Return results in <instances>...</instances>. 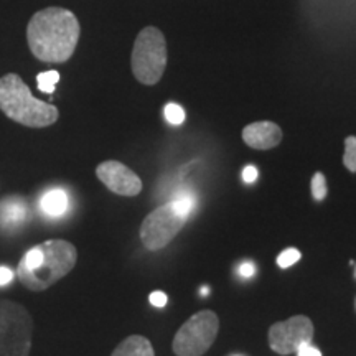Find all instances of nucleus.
Returning a JSON list of instances; mask_svg holds the SVG:
<instances>
[{
    "label": "nucleus",
    "instance_id": "9b49d317",
    "mask_svg": "<svg viewBox=\"0 0 356 356\" xmlns=\"http://www.w3.org/2000/svg\"><path fill=\"white\" fill-rule=\"evenodd\" d=\"M29 216L26 203L19 197H8L0 203V222L3 226H19Z\"/></svg>",
    "mask_w": 356,
    "mask_h": 356
},
{
    "label": "nucleus",
    "instance_id": "f8f14e48",
    "mask_svg": "<svg viewBox=\"0 0 356 356\" xmlns=\"http://www.w3.org/2000/svg\"><path fill=\"white\" fill-rule=\"evenodd\" d=\"M68 207H70L68 193L61 188L48 190L42 197V200H40V208H42V211L47 216H51V218L63 216L65 213L68 211Z\"/></svg>",
    "mask_w": 356,
    "mask_h": 356
},
{
    "label": "nucleus",
    "instance_id": "4468645a",
    "mask_svg": "<svg viewBox=\"0 0 356 356\" xmlns=\"http://www.w3.org/2000/svg\"><path fill=\"white\" fill-rule=\"evenodd\" d=\"M58 81H60V73L58 71H44V73H40L37 76L38 89L47 92V95H51L55 91Z\"/></svg>",
    "mask_w": 356,
    "mask_h": 356
},
{
    "label": "nucleus",
    "instance_id": "f257e3e1",
    "mask_svg": "<svg viewBox=\"0 0 356 356\" xmlns=\"http://www.w3.org/2000/svg\"><path fill=\"white\" fill-rule=\"evenodd\" d=\"M81 35L79 22L71 10L48 7L32 17L26 40L33 56L44 63H65L73 56Z\"/></svg>",
    "mask_w": 356,
    "mask_h": 356
},
{
    "label": "nucleus",
    "instance_id": "20e7f679",
    "mask_svg": "<svg viewBox=\"0 0 356 356\" xmlns=\"http://www.w3.org/2000/svg\"><path fill=\"white\" fill-rule=\"evenodd\" d=\"M132 73L145 86L162 79L167 66V42L157 26H145L134 42L131 56Z\"/></svg>",
    "mask_w": 356,
    "mask_h": 356
},
{
    "label": "nucleus",
    "instance_id": "6e6552de",
    "mask_svg": "<svg viewBox=\"0 0 356 356\" xmlns=\"http://www.w3.org/2000/svg\"><path fill=\"white\" fill-rule=\"evenodd\" d=\"M314 323L305 315H296L269 328V345L275 353L292 355L300 345L312 343Z\"/></svg>",
    "mask_w": 356,
    "mask_h": 356
},
{
    "label": "nucleus",
    "instance_id": "ddd939ff",
    "mask_svg": "<svg viewBox=\"0 0 356 356\" xmlns=\"http://www.w3.org/2000/svg\"><path fill=\"white\" fill-rule=\"evenodd\" d=\"M111 356H155L152 343L145 337L132 335L127 337Z\"/></svg>",
    "mask_w": 356,
    "mask_h": 356
},
{
    "label": "nucleus",
    "instance_id": "1a4fd4ad",
    "mask_svg": "<svg viewBox=\"0 0 356 356\" xmlns=\"http://www.w3.org/2000/svg\"><path fill=\"white\" fill-rule=\"evenodd\" d=\"M96 175L113 193L121 197H136L142 191L140 178L118 160H106L99 163Z\"/></svg>",
    "mask_w": 356,
    "mask_h": 356
},
{
    "label": "nucleus",
    "instance_id": "6ab92c4d",
    "mask_svg": "<svg viewBox=\"0 0 356 356\" xmlns=\"http://www.w3.org/2000/svg\"><path fill=\"white\" fill-rule=\"evenodd\" d=\"M238 274L241 275L243 279H251V277H254V274H256V266H254V262H249V261L243 262V264L238 267Z\"/></svg>",
    "mask_w": 356,
    "mask_h": 356
},
{
    "label": "nucleus",
    "instance_id": "dca6fc26",
    "mask_svg": "<svg viewBox=\"0 0 356 356\" xmlns=\"http://www.w3.org/2000/svg\"><path fill=\"white\" fill-rule=\"evenodd\" d=\"M327 180H325V175L322 172H317L312 178V195L317 202H322L327 197Z\"/></svg>",
    "mask_w": 356,
    "mask_h": 356
},
{
    "label": "nucleus",
    "instance_id": "39448f33",
    "mask_svg": "<svg viewBox=\"0 0 356 356\" xmlns=\"http://www.w3.org/2000/svg\"><path fill=\"white\" fill-rule=\"evenodd\" d=\"M33 320L29 310L10 300H0V356H29Z\"/></svg>",
    "mask_w": 356,
    "mask_h": 356
},
{
    "label": "nucleus",
    "instance_id": "9d476101",
    "mask_svg": "<svg viewBox=\"0 0 356 356\" xmlns=\"http://www.w3.org/2000/svg\"><path fill=\"white\" fill-rule=\"evenodd\" d=\"M243 140L256 150H269L282 140V131L275 122L259 121L243 129Z\"/></svg>",
    "mask_w": 356,
    "mask_h": 356
},
{
    "label": "nucleus",
    "instance_id": "393cba45",
    "mask_svg": "<svg viewBox=\"0 0 356 356\" xmlns=\"http://www.w3.org/2000/svg\"><path fill=\"white\" fill-rule=\"evenodd\" d=\"M234 356H241V355H234Z\"/></svg>",
    "mask_w": 356,
    "mask_h": 356
},
{
    "label": "nucleus",
    "instance_id": "a211bd4d",
    "mask_svg": "<svg viewBox=\"0 0 356 356\" xmlns=\"http://www.w3.org/2000/svg\"><path fill=\"white\" fill-rule=\"evenodd\" d=\"M300 251L296 248H289L286 251H282L277 257V266L280 269H287V267H291L296 264V262H299L300 259Z\"/></svg>",
    "mask_w": 356,
    "mask_h": 356
},
{
    "label": "nucleus",
    "instance_id": "f3484780",
    "mask_svg": "<svg viewBox=\"0 0 356 356\" xmlns=\"http://www.w3.org/2000/svg\"><path fill=\"white\" fill-rule=\"evenodd\" d=\"M163 114H165V119L172 124V126H180V124H184V121H185L184 108L175 104V102H170V104H167L165 111H163Z\"/></svg>",
    "mask_w": 356,
    "mask_h": 356
},
{
    "label": "nucleus",
    "instance_id": "412c9836",
    "mask_svg": "<svg viewBox=\"0 0 356 356\" xmlns=\"http://www.w3.org/2000/svg\"><path fill=\"white\" fill-rule=\"evenodd\" d=\"M297 356H322V351L312 346V343H304L297 350Z\"/></svg>",
    "mask_w": 356,
    "mask_h": 356
},
{
    "label": "nucleus",
    "instance_id": "0eeeda50",
    "mask_svg": "<svg viewBox=\"0 0 356 356\" xmlns=\"http://www.w3.org/2000/svg\"><path fill=\"white\" fill-rule=\"evenodd\" d=\"M220 320L211 310H203L181 325L173 338L177 356H202L215 343Z\"/></svg>",
    "mask_w": 356,
    "mask_h": 356
},
{
    "label": "nucleus",
    "instance_id": "7ed1b4c3",
    "mask_svg": "<svg viewBox=\"0 0 356 356\" xmlns=\"http://www.w3.org/2000/svg\"><path fill=\"white\" fill-rule=\"evenodd\" d=\"M0 111L12 121L35 129L51 126L60 115L55 106L37 99L15 73L0 78Z\"/></svg>",
    "mask_w": 356,
    "mask_h": 356
},
{
    "label": "nucleus",
    "instance_id": "2eb2a0df",
    "mask_svg": "<svg viewBox=\"0 0 356 356\" xmlns=\"http://www.w3.org/2000/svg\"><path fill=\"white\" fill-rule=\"evenodd\" d=\"M343 163L351 173H356V137L350 136L345 139Z\"/></svg>",
    "mask_w": 356,
    "mask_h": 356
},
{
    "label": "nucleus",
    "instance_id": "423d86ee",
    "mask_svg": "<svg viewBox=\"0 0 356 356\" xmlns=\"http://www.w3.org/2000/svg\"><path fill=\"white\" fill-rule=\"evenodd\" d=\"M190 215L175 202H168L145 218L140 226V241L149 251H160L180 233Z\"/></svg>",
    "mask_w": 356,
    "mask_h": 356
},
{
    "label": "nucleus",
    "instance_id": "5701e85b",
    "mask_svg": "<svg viewBox=\"0 0 356 356\" xmlns=\"http://www.w3.org/2000/svg\"><path fill=\"white\" fill-rule=\"evenodd\" d=\"M13 279V270L6 266H0V286H7Z\"/></svg>",
    "mask_w": 356,
    "mask_h": 356
},
{
    "label": "nucleus",
    "instance_id": "aec40b11",
    "mask_svg": "<svg viewBox=\"0 0 356 356\" xmlns=\"http://www.w3.org/2000/svg\"><path fill=\"white\" fill-rule=\"evenodd\" d=\"M150 304L154 307H157V309H162V307L167 305V293L165 292H160V291H155L150 293Z\"/></svg>",
    "mask_w": 356,
    "mask_h": 356
},
{
    "label": "nucleus",
    "instance_id": "f03ea898",
    "mask_svg": "<svg viewBox=\"0 0 356 356\" xmlns=\"http://www.w3.org/2000/svg\"><path fill=\"white\" fill-rule=\"evenodd\" d=\"M78 261V251L65 239H48L25 252L17 277L32 292H42L63 279L73 270Z\"/></svg>",
    "mask_w": 356,
    "mask_h": 356
},
{
    "label": "nucleus",
    "instance_id": "b1692460",
    "mask_svg": "<svg viewBox=\"0 0 356 356\" xmlns=\"http://www.w3.org/2000/svg\"><path fill=\"white\" fill-rule=\"evenodd\" d=\"M200 292H202V296H208V292H210V289H208V287H203L202 291H200Z\"/></svg>",
    "mask_w": 356,
    "mask_h": 356
},
{
    "label": "nucleus",
    "instance_id": "4be33fe9",
    "mask_svg": "<svg viewBox=\"0 0 356 356\" xmlns=\"http://www.w3.org/2000/svg\"><path fill=\"white\" fill-rule=\"evenodd\" d=\"M243 180H244V184H254V181L257 180V168L254 165L244 167Z\"/></svg>",
    "mask_w": 356,
    "mask_h": 356
}]
</instances>
